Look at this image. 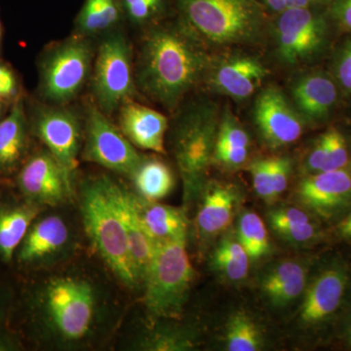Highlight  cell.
I'll return each instance as SVG.
<instances>
[{"label": "cell", "instance_id": "obj_8", "mask_svg": "<svg viewBox=\"0 0 351 351\" xmlns=\"http://www.w3.org/2000/svg\"><path fill=\"white\" fill-rule=\"evenodd\" d=\"M332 25L326 7L289 8L279 14L274 27L279 61L294 66L319 59L331 43Z\"/></svg>", "mask_w": 351, "mask_h": 351}, {"label": "cell", "instance_id": "obj_31", "mask_svg": "<svg viewBox=\"0 0 351 351\" xmlns=\"http://www.w3.org/2000/svg\"><path fill=\"white\" fill-rule=\"evenodd\" d=\"M226 339L230 351H257L263 343L257 324L243 313L233 314L228 320Z\"/></svg>", "mask_w": 351, "mask_h": 351}, {"label": "cell", "instance_id": "obj_10", "mask_svg": "<svg viewBox=\"0 0 351 351\" xmlns=\"http://www.w3.org/2000/svg\"><path fill=\"white\" fill-rule=\"evenodd\" d=\"M142 154L96 105L90 106L85 122L82 159L130 178Z\"/></svg>", "mask_w": 351, "mask_h": 351}, {"label": "cell", "instance_id": "obj_46", "mask_svg": "<svg viewBox=\"0 0 351 351\" xmlns=\"http://www.w3.org/2000/svg\"><path fill=\"white\" fill-rule=\"evenodd\" d=\"M18 345L8 335L0 332V350H14Z\"/></svg>", "mask_w": 351, "mask_h": 351}, {"label": "cell", "instance_id": "obj_43", "mask_svg": "<svg viewBox=\"0 0 351 351\" xmlns=\"http://www.w3.org/2000/svg\"><path fill=\"white\" fill-rule=\"evenodd\" d=\"M336 233L339 239L351 242V212L339 219L336 226Z\"/></svg>", "mask_w": 351, "mask_h": 351}, {"label": "cell", "instance_id": "obj_39", "mask_svg": "<svg viewBox=\"0 0 351 351\" xmlns=\"http://www.w3.org/2000/svg\"><path fill=\"white\" fill-rule=\"evenodd\" d=\"M292 172V160L288 156L270 157V180L276 198L287 189Z\"/></svg>", "mask_w": 351, "mask_h": 351}, {"label": "cell", "instance_id": "obj_33", "mask_svg": "<svg viewBox=\"0 0 351 351\" xmlns=\"http://www.w3.org/2000/svg\"><path fill=\"white\" fill-rule=\"evenodd\" d=\"M124 17L131 24L147 25L159 17L165 8L166 0H120Z\"/></svg>", "mask_w": 351, "mask_h": 351}, {"label": "cell", "instance_id": "obj_4", "mask_svg": "<svg viewBox=\"0 0 351 351\" xmlns=\"http://www.w3.org/2000/svg\"><path fill=\"white\" fill-rule=\"evenodd\" d=\"M80 199L83 225L94 248L120 282L137 287L125 230L113 198L112 179L99 176L83 182Z\"/></svg>", "mask_w": 351, "mask_h": 351}, {"label": "cell", "instance_id": "obj_9", "mask_svg": "<svg viewBox=\"0 0 351 351\" xmlns=\"http://www.w3.org/2000/svg\"><path fill=\"white\" fill-rule=\"evenodd\" d=\"M95 57L92 92L97 107L108 117L137 93L131 44L115 29L104 36Z\"/></svg>", "mask_w": 351, "mask_h": 351}, {"label": "cell", "instance_id": "obj_3", "mask_svg": "<svg viewBox=\"0 0 351 351\" xmlns=\"http://www.w3.org/2000/svg\"><path fill=\"white\" fill-rule=\"evenodd\" d=\"M221 110L211 99L182 106L172 128V149L184 182V200L197 197L213 162Z\"/></svg>", "mask_w": 351, "mask_h": 351}, {"label": "cell", "instance_id": "obj_27", "mask_svg": "<svg viewBox=\"0 0 351 351\" xmlns=\"http://www.w3.org/2000/svg\"><path fill=\"white\" fill-rule=\"evenodd\" d=\"M130 179L137 191L136 195L149 201L163 199L175 186L172 170L156 157H143Z\"/></svg>", "mask_w": 351, "mask_h": 351}, {"label": "cell", "instance_id": "obj_44", "mask_svg": "<svg viewBox=\"0 0 351 351\" xmlns=\"http://www.w3.org/2000/svg\"><path fill=\"white\" fill-rule=\"evenodd\" d=\"M289 8H307V7H326L328 0H286Z\"/></svg>", "mask_w": 351, "mask_h": 351}, {"label": "cell", "instance_id": "obj_48", "mask_svg": "<svg viewBox=\"0 0 351 351\" xmlns=\"http://www.w3.org/2000/svg\"><path fill=\"white\" fill-rule=\"evenodd\" d=\"M346 338H348V341L351 346V320L348 323V329H346Z\"/></svg>", "mask_w": 351, "mask_h": 351}, {"label": "cell", "instance_id": "obj_49", "mask_svg": "<svg viewBox=\"0 0 351 351\" xmlns=\"http://www.w3.org/2000/svg\"><path fill=\"white\" fill-rule=\"evenodd\" d=\"M2 101L3 100H0V115H1L2 112Z\"/></svg>", "mask_w": 351, "mask_h": 351}, {"label": "cell", "instance_id": "obj_1", "mask_svg": "<svg viewBox=\"0 0 351 351\" xmlns=\"http://www.w3.org/2000/svg\"><path fill=\"white\" fill-rule=\"evenodd\" d=\"M138 89L166 110H175L206 77L212 58L205 45L179 23L152 27L138 48Z\"/></svg>", "mask_w": 351, "mask_h": 351}, {"label": "cell", "instance_id": "obj_28", "mask_svg": "<svg viewBox=\"0 0 351 351\" xmlns=\"http://www.w3.org/2000/svg\"><path fill=\"white\" fill-rule=\"evenodd\" d=\"M195 335L182 327H152L144 330L135 339L140 350L178 351L195 348Z\"/></svg>", "mask_w": 351, "mask_h": 351}, {"label": "cell", "instance_id": "obj_16", "mask_svg": "<svg viewBox=\"0 0 351 351\" xmlns=\"http://www.w3.org/2000/svg\"><path fill=\"white\" fill-rule=\"evenodd\" d=\"M71 243L68 223L62 217L51 215L34 221L15 256L25 267H44L64 258Z\"/></svg>", "mask_w": 351, "mask_h": 351}, {"label": "cell", "instance_id": "obj_5", "mask_svg": "<svg viewBox=\"0 0 351 351\" xmlns=\"http://www.w3.org/2000/svg\"><path fill=\"white\" fill-rule=\"evenodd\" d=\"M182 24L205 46L244 45L263 34L257 0H178Z\"/></svg>", "mask_w": 351, "mask_h": 351}, {"label": "cell", "instance_id": "obj_17", "mask_svg": "<svg viewBox=\"0 0 351 351\" xmlns=\"http://www.w3.org/2000/svg\"><path fill=\"white\" fill-rule=\"evenodd\" d=\"M341 90L331 73L316 69L298 76L291 85L297 112L306 123H325L338 106Z\"/></svg>", "mask_w": 351, "mask_h": 351}, {"label": "cell", "instance_id": "obj_21", "mask_svg": "<svg viewBox=\"0 0 351 351\" xmlns=\"http://www.w3.org/2000/svg\"><path fill=\"white\" fill-rule=\"evenodd\" d=\"M203 197L196 223L203 237H211L225 230L232 223L239 193L230 184L212 182L205 188Z\"/></svg>", "mask_w": 351, "mask_h": 351}, {"label": "cell", "instance_id": "obj_18", "mask_svg": "<svg viewBox=\"0 0 351 351\" xmlns=\"http://www.w3.org/2000/svg\"><path fill=\"white\" fill-rule=\"evenodd\" d=\"M348 284L345 265L332 263L321 270L306 289L300 317L306 325H317L338 311Z\"/></svg>", "mask_w": 351, "mask_h": 351}, {"label": "cell", "instance_id": "obj_29", "mask_svg": "<svg viewBox=\"0 0 351 351\" xmlns=\"http://www.w3.org/2000/svg\"><path fill=\"white\" fill-rule=\"evenodd\" d=\"M249 258L239 240L226 237L221 240L212 257V265L217 271L232 282L246 278Z\"/></svg>", "mask_w": 351, "mask_h": 351}, {"label": "cell", "instance_id": "obj_20", "mask_svg": "<svg viewBox=\"0 0 351 351\" xmlns=\"http://www.w3.org/2000/svg\"><path fill=\"white\" fill-rule=\"evenodd\" d=\"M119 129L134 147L157 154H165L168 119L165 115L145 106L127 101L119 108Z\"/></svg>", "mask_w": 351, "mask_h": 351}, {"label": "cell", "instance_id": "obj_14", "mask_svg": "<svg viewBox=\"0 0 351 351\" xmlns=\"http://www.w3.org/2000/svg\"><path fill=\"white\" fill-rule=\"evenodd\" d=\"M17 182L25 200L41 207L59 206L73 195V182L47 149L25 161Z\"/></svg>", "mask_w": 351, "mask_h": 351}, {"label": "cell", "instance_id": "obj_50", "mask_svg": "<svg viewBox=\"0 0 351 351\" xmlns=\"http://www.w3.org/2000/svg\"><path fill=\"white\" fill-rule=\"evenodd\" d=\"M1 32H2L1 21H0V39H1Z\"/></svg>", "mask_w": 351, "mask_h": 351}, {"label": "cell", "instance_id": "obj_32", "mask_svg": "<svg viewBox=\"0 0 351 351\" xmlns=\"http://www.w3.org/2000/svg\"><path fill=\"white\" fill-rule=\"evenodd\" d=\"M250 145L251 140L248 132L245 130L232 110L226 107L221 112L215 149H249Z\"/></svg>", "mask_w": 351, "mask_h": 351}, {"label": "cell", "instance_id": "obj_12", "mask_svg": "<svg viewBox=\"0 0 351 351\" xmlns=\"http://www.w3.org/2000/svg\"><path fill=\"white\" fill-rule=\"evenodd\" d=\"M253 117L263 142L274 149L287 147L300 140L306 124L286 95L274 85L258 93Z\"/></svg>", "mask_w": 351, "mask_h": 351}, {"label": "cell", "instance_id": "obj_11", "mask_svg": "<svg viewBox=\"0 0 351 351\" xmlns=\"http://www.w3.org/2000/svg\"><path fill=\"white\" fill-rule=\"evenodd\" d=\"M34 129L73 182L82 143V122L78 113L64 105L38 108Z\"/></svg>", "mask_w": 351, "mask_h": 351}, {"label": "cell", "instance_id": "obj_45", "mask_svg": "<svg viewBox=\"0 0 351 351\" xmlns=\"http://www.w3.org/2000/svg\"><path fill=\"white\" fill-rule=\"evenodd\" d=\"M258 1L262 2L269 10L276 13L280 14L288 9L286 0H258Z\"/></svg>", "mask_w": 351, "mask_h": 351}, {"label": "cell", "instance_id": "obj_37", "mask_svg": "<svg viewBox=\"0 0 351 351\" xmlns=\"http://www.w3.org/2000/svg\"><path fill=\"white\" fill-rule=\"evenodd\" d=\"M269 221L272 230L277 233L286 230V228L301 225V223H307L313 219L304 210L299 209V208L286 207L279 208V209L272 210L271 212H269Z\"/></svg>", "mask_w": 351, "mask_h": 351}, {"label": "cell", "instance_id": "obj_35", "mask_svg": "<svg viewBox=\"0 0 351 351\" xmlns=\"http://www.w3.org/2000/svg\"><path fill=\"white\" fill-rule=\"evenodd\" d=\"M325 136L327 140L328 154L324 171L348 168L350 163V152L345 136L337 128H330L325 132Z\"/></svg>", "mask_w": 351, "mask_h": 351}, {"label": "cell", "instance_id": "obj_6", "mask_svg": "<svg viewBox=\"0 0 351 351\" xmlns=\"http://www.w3.org/2000/svg\"><path fill=\"white\" fill-rule=\"evenodd\" d=\"M186 239L156 243L145 279V306L154 319L175 318L188 301L195 270L186 252Z\"/></svg>", "mask_w": 351, "mask_h": 351}, {"label": "cell", "instance_id": "obj_24", "mask_svg": "<svg viewBox=\"0 0 351 351\" xmlns=\"http://www.w3.org/2000/svg\"><path fill=\"white\" fill-rule=\"evenodd\" d=\"M40 210L41 206L27 200L0 207V258L3 262L13 260Z\"/></svg>", "mask_w": 351, "mask_h": 351}, {"label": "cell", "instance_id": "obj_25", "mask_svg": "<svg viewBox=\"0 0 351 351\" xmlns=\"http://www.w3.org/2000/svg\"><path fill=\"white\" fill-rule=\"evenodd\" d=\"M27 142V122L22 99L0 121V174H9L19 165Z\"/></svg>", "mask_w": 351, "mask_h": 351}, {"label": "cell", "instance_id": "obj_40", "mask_svg": "<svg viewBox=\"0 0 351 351\" xmlns=\"http://www.w3.org/2000/svg\"><path fill=\"white\" fill-rule=\"evenodd\" d=\"M327 140L325 133L322 134L314 143L308 152L304 163V172L306 175L323 172L327 163Z\"/></svg>", "mask_w": 351, "mask_h": 351}, {"label": "cell", "instance_id": "obj_38", "mask_svg": "<svg viewBox=\"0 0 351 351\" xmlns=\"http://www.w3.org/2000/svg\"><path fill=\"white\" fill-rule=\"evenodd\" d=\"M277 234L289 243L295 245L313 244L321 239L319 228L313 221L286 228Z\"/></svg>", "mask_w": 351, "mask_h": 351}, {"label": "cell", "instance_id": "obj_23", "mask_svg": "<svg viewBox=\"0 0 351 351\" xmlns=\"http://www.w3.org/2000/svg\"><path fill=\"white\" fill-rule=\"evenodd\" d=\"M307 267L297 260L277 263L263 276L261 288L274 306H288L306 290Z\"/></svg>", "mask_w": 351, "mask_h": 351}, {"label": "cell", "instance_id": "obj_47", "mask_svg": "<svg viewBox=\"0 0 351 351\" xmlns=\"http://www.w3.org/2000/svg\"><path fill=\"white\" fill-rule=\"evenodd\" d=\"M7 304H8V293H7L5 288L0 285V322H1L4 314H5Z\"/></svg>", "mask_w": 351, "mask_h": 351}, {"label": "cell", "instance_id": "obj_34", "mask_svg": "<svg viewBox=\"0 0 351 351\" xmlns=\"http://www.w3.org/2000/svg\"><path fill=\"white\" fill-rule=\"evenodd\" d=\"M331 75L336 80L341 93L351 96V36L335 52Z\"/></svg>", "mask_w": 351, "mask_h": 351}, {"label": "cell", "instance_id": "obj_41", "mask_svg": "<svg viewBox=\"0 0 351 351\" xmlns=\"http://www.w3.org/2000/svg\"><path fill=\"white\" fill-rule=\"evenodd\" d=\"M326 9L332 25L351 34V0H328Z\"/></svg>", "mask_w": 351, "mask_h": 351}, {"label": "cell", "instance_id": "obj_2", "mask_svg": "<svg viewBox=\"0 0 351 351\" xmlns=\"http://www.w3.org/2000/svg\"><path fill=\"white\" fill-rule=\"evenodd\" d=\"M31 307L40 336L62 348L84 343L101 322L98 289L75 274L50 277L39 284L32 294Z\"/></svg>", "mask_w": 351, "mask_h": 351}, {"label": "cell", "instance_id": "obj_13", "mask_svg": "<svg viewBox=\"0 0 351 351\" xmlns=\"http://www.w3.org/2000/svg\"><path fill=\"white\" fill-rule=\"evenodd\" d=\"M300 202L318 218L337 223L351 212V171L306 175L297 191Z\"/></svg>", "mask_w": 351, "mask_h": 351}, {"label": "cell", "instance_id": "obj_36", "mask_svg": "<svg viewBox=\"0 0 351 351\" xmlns=\"http://www.w3.org/2000/svg\"><path fill=\"white\" fill-rule=\"evenodd\" d=\"M250 172L256 193L267 202L276 200L270 180V158L254 160L250 165Z\"/></svg>", "mask_w": 351, "mask_h": 351}, {"label": "cell", "instance_id": "obj_30", "mask_svg": "<svg viewBox=\"0 0 351 351\" xmlns=\"http://www.w3.org/2000/svg\"><path fill=\"white\" fill-rule=\"evenodd\" d=\"M237 240L252 260H258L269 254V233L263 219L254 212H245L240 217Z\"/></svg>", "mask_w": 351, "mask_h": 351}, {"label": "cell", "instance_id": "obj_51", "mask_svg": "<svg viewBox=\"0 0 351 351\" xmlns=\"http://www.w3.org/2000/svg\"><path fill=\"white\" fill-rule=\"evenodd\" d=\"M0 100H1V99H0Z\"/></svg>", "mask_w": 351, "mask_h": 351}, {"label": "cell", "instance_id": "obj_19", "mask_svg": "<svg viewBox=\"0 0 351 351\" xmlns=\"http://www.w3.org/2000/svg\"><path fill=\"white\" fill-rule=\"evenodd\" d=\"M112 193L125 230L132 269L138 285H144L156 253V243L143 226L134 200V193L112 180Z\"/></svg>", "mask_w": 351, "mask_h": 351}, {"label": "cell", "instance_id": "obj_15", "mask_svg": "<svg viewBox=\"0 0 351 351\" xmlns=\"http://www.w3.org/2000/svg\"><path fill=\"white\" fill-rule=\"evenodd\" d=\"M269 73L258 58L239 52L212 59L205 80L216 93L243 101L260 89Z\"/></svg>", "mask_w": 351, "mask_h": 351}, {"label": "cell", "instance_id": "obj_42", "mask_svg": "<svg viewBox=\"0 0 351 351\" xmlns=\"http://www.w3.org/2000/svg\"><path fill=\"white\" fill-rule=\"evenodd\" d=\"M19 85L12 69L0 64V99L13 100L17 97Z\"/></svg>", "mask_w": 351, "mask_h": 351}, {"label": "cell", "instance_id": "obj_22", "mask_svg": "<svg viewBox=\"0 0 351 351\" xmlns=\"http://www.w3.org/2000/svg\"><path fill=\"white\" fill-rule=\"evenodd\" d=\"M134 200L143 226L156 243L186 239L188 219L182 209L145 200L136 193Z\"/></svg>", "mask_w": 351, "mask_h": 351}, {"label": "cell", "instance_id": "obj_26", "mask_svg": "<svg viewBox=\"0 0 351 351\" xmlns=\"http://www.w3.org/2000/svg\"><path fill=\"white\" fill-rule=\"evenodd\" d=\"M124 18L120 0H85L76 16L75 34L87 38L115 31Z\"/></svg>", "mask_w": 351, "mask_h": 351}, {"label": "cell", "instance_id": "obj_7", "mask_svg": "<svg viewBox=\"0 0 351 351\" xmlns=\"http://www.w3.org/2000/svg\"><path fill=\"white\" fill-rule=\"evenodd\" d=\"M94 58L91 38L75 34L53 46L40 62V92L46 101L64 106L73 100L89 77Z\"/></svg>", "mask_w": 351, "mask_h": 351}]
</instances>
